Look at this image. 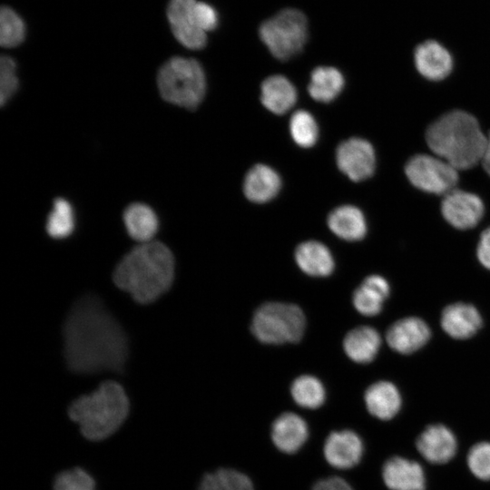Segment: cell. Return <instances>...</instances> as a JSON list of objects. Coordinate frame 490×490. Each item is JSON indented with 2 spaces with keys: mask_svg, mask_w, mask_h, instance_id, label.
I'll return each instance as SVG.
<instances>
[{
  "mask_svg": "<svg viewBox=\"0 0 490 490\" xmlns=\"http://www.w3.org/2000/svg\"><path fill=\"white\" fill-rule=\"evenodd\" d=\"M289 132L294 142L301 148L312 147L318 138V123L313 115L305 110H299L292 114Z\"/></svg>",
  "mask_w": 490,
  "mask_h": 490,
  "instance_id": "cell-31",
  "label": "cell"
},
{
  "mask_svg": "<svg viewBox=\"0 0 490 490\" xmlns=\"http://www.w3.org/2000/svg\"><path fill=\"white\" fill-rule=\"evenodd\" d=\"M430 337V328L424 320L408 317L390 326L387 332V342L393 350L410 354L426 345Z\"/></svg>",
  "mask_w": 490,
  "mask_h": 490,
  "instance_id": "cell-14",
  "label": "cell"
},
{
  "mask_svg": "<svg viewBox=\"0 0 490 490\" xmlns=\"http://www.w3.org/2000/svg\"><path fill=\"white\" fill-rule=\"evenodd\" d=\"M194 13L200 27L206 33L217 27L218 14L211 5L196 1Z\"/></svg>",
  "mask_w": 490,
  "mask_h": 490,
  "instance_id": "cell-36",
  "label": "cell"
},
{
  "mask_svg": "<svg viewBox=\"0 0 490 490\" xmlns=\"http://www.w3.org/2000/svg\"><path fill=\"white\" fill-rule=\"evenodd\" d=\"M441 327L451 338L466 339L473 337L482 327L479 311L471 304L456 302L444 309Z\"/></svg>",
  "mask_w": 490,
  "mask_h": 490,
  "instance_id": "cell-17",
  "label": "cell"
},
{
  "mask_svg": "<svg viewBox=\"0 0 490 490\" xmlns=\"http://www.w3.org/2000/svg\"><path fill=\"white\" fill-rule=\"evenodd\" d=\"M364 454L362 438L351 429L329 432L322 444L326 463L337 470H349L358 466Z\"/></svg>",
  "mask_w": 490,
  "mask_h": 490,
  "instance_id": "cell-10",
  "label": "cell"
},
{
  "mask_svg": "<svg viewBox=\"0 0 490 490\" xmlns=\"http://www.w3.org/2000/svg\"><path fill=\"white\" fill-rule=\"evenodd\" d=\"M366 407L370 415L389 420L399 411L401 396L397 387L388 381H378L368 387L364 395Z\"/></svg>",
  "mask_w": 490,
  "mask_h": 490,
  "instance_id": "cell-21",
  "label": "cell"
},
{
  "mask_svg": "<svg viewBox=\"0 0 490 490\" xmlns=\"http://www.w3.org/2000/svg\"><path fill=\"white\" fill-rule=\"evenodd\" d=\"M123 222L131 238L141 243L151 241L159 229L154 211L141 202L130 204L123 211Z\"/></svg>",
  "mask_w": 490,
  "mask_h": 490,
  "instance_id": "cell-26",
  "label": "cell"
},
{
  "mask_svg": "<svg viewBox=\"0 0 490 490\" xmlns=\"http://www.w3.org/2000/svg\"><path fill=\"white\" fill-rule=\"evenodd\" d=\"M305 327V315L297 305L267 302L255 311L250 328L260 342L279 345L299 341Z\"/></svg>",
  "mask_w": 490,
  "mask_h": 490,
  "instance_id": "cell-6",
  "label": "cell"
},
{
  "mask_svg": "<svg viewBox=\"0 0 490 490\" xmlns=\"http://www.w3.org/2000/svg\"><path fill=\"white\" fill-rule=\"evenodd\" d=\"M454 434L443 425L427 426L416 440V448L421 456L433 464L450 461L456 452Z\"/></svg>",
  "mask_w": 490,
  "mask_h": 490,
  "instance_id": "cell-16",
  "label": "cell"
},
{
  "mask_svg": "<svg viewBox=\"0 0 490 490\" xmlns=\"http://www.w3.org/2000/svg\"><path fill=\"white\" fill-rule=\"evenodd\" d=\"M74 214L70 202L57 198L53 203V210L46 220V231L54 239H64L70 236L74 229Z\"/></svg>",
  "mask_w": 490,
  "mask_h": 490,
  "instance_id": "cell-30",
  "label": "cell"
},
{
  "mask_svg": "<svg viewBox=\"0 0 490 490\" xmlns=\"http://www.w3.org/2000/svg\"><path fill=\"white\" fill-rule=\"evenodd\" d=\"M63 335L64 358L72 372L122 373L129 354L127 336L97 296L86 294L74 303Z\"/></svg>",
  "mask_w": 490,
  "mask_h": 490,
  "instance_id": "cell-1",
  "label": "cell"
},
{
  "mask_svg": "<svg viewBox=\"0 0 490 490\" xmlns=\"http://www.w3.org/2000/svg\"><path fill=\"white\" fill-rule=\"evenodd\" d=\"M414 61L417 72L430 81L445 79L453 68L450 53L434 40H427L416 47Z\"/></svg>",
  "mask_w": 490,
  "mask_h": 490,
  "instance_id": "cell-15",
  "label": "cell"
},
{
  "mask_svg": "<svg viewBox=\"0 0 490 490\" xmlns=\"http://www.w3.org/2000/svg\"><path fill=\"white\" fill-rule=\"evenodd\" d=\"M94 481L83 469L76 467L56 475L54 490H94Z\"/></svg>",
  "mask_w": 490,
  "mask_h": 490,
  "instance_id": "cell-33",
  "label": "cell"
},
{
  "mask_svg": "<svg viewBox=\"0 0 490 490\" xmlns=\"http://www.w3.org/2000/svg\"><path fill=\"white\" fill-rule=\"evenodd\" d=\"M481 163L485 172L490 176V132L487 135V143Z\"/></svg>",
  "mask_w": 490,
  "mask_h": 490,
  "instance_id": "cell-39",
  "label": "cell"
},
{
  "mask_svg": "<svg viewBox=\"0 0 490 490\" xmlns=\"http://www.w3.org/2000/svg\"><path fill=\"white\" fill-rule=\"evenodd\" d=\"M338 169L353 181L370 178L376 170V153L365 139L353 137L342 142L336 151Z\"/></svg>",
  "mask_w": 490,
  "mask_h": 490,
  "instance_id": "cell-9",
  "label": "cell"
},
{
  "mask_svg": "<svg viewBox=\"0 0 490 490\" xmlns=\"http://www.w3.org/2000/svg\"><path fill=\"white\" fill-rule=\"evenodd\" d=\"M25 25L23 19L8 6L0 9V44L12 48L19 45L24 39Z\"/></svg>",
  "mask_w": 490,
  "mask_h": 490,
  "instance_id": "cell-32",
  "label": "cell"
},
{
  "mask_svg": "<svg viewBox=\"0 0 490 490\" xmlns=\"http://www.w3.org/2000/svg\"><path fill=\"white\" fill-rule=\"evenodd\" d=\"M129 410V399L122 386L107 380L91 394L74 400L68 407V415L79 425L84 437L99 441L122 426Z\"/></svg>",
  "mask_w": 490,
  "mask_h": 490,
  "instance_id": "cell-4",
  "label": "cell"
},
{
  "mask_svg": "<svg viewBox=\"0 0 490 490\" xmlns=\"http://www.w3.org/2000/svg\"><path fill=\"white\" fill-rule=\"evenodd\" d=\"M327 221L335 235L348 241L362 240L368 230L363 212L352 205H342L334 209Z\"/></svg>",
  "mask_w": 490,
  "mask_h": 490,
  "instance_id": "cell-24",
  "label": "cell"
},
{
  "mask_svg": "<svg viewBox=\"0 0 490 490\" xmlns=\"http://www.w3.org/2000/svg\"><path fill=\"white\" fill-rule=\"evenodd\" d=\"M345 80L342 74L331 66H318L310 74L308 92L320 103H329L342 92Z\"/></svg>",
  "mask_w": 490,
  "mask_h": 490,
  "instance_id": "cell-27",
  "label": "cell"
},
{
  "mask_svg": "<svg viewBox=\"0 0 490 490\" xmlns=\"http://www.w3.org/2000/svg\"><path fill=\"white\" fill-rule=\"evenodd\" d=\"M298 93L293 83L284 75L266 78L260 86V101L264 107L275 114L288 113L296 103Z\"/></svg>",
  "mask_w": 490,
  "mask_h": 490,
  "instance_id": "cell-20",
  "label": "cell"
},
{
  "mask_svg": "<svg viewBox=\"0 0 490 490\" xmlns=\"http://www.w3.org/2000/svg\"><path fill=\"white\" fill-rule=\"evenodd\" d=\"M295 260L303 272L314 277L328 276L335 267L330 250L316 240L300 243L295 250Z\"/></svg>",
  "mask_w": 490,
  "mask_h": 490,
  "instance_id": "cell-22",
  "label": "cell"
},
{
  "mask_svg": "<svg viewBox=\"0 0 490 490\" xmlns=\"http://www.w3.org/2000/svg\"><path fill=\"white\" fill-rule=\"evenodd\" d=\"M310 490H355L350 483L339 475H328L317 479Z\"/></svg>",
  "mask_w": 490,
  "mask_h": 490,
  "instance_id": "cell-37",
  "label": "cell"
},
{
  "mask_svg": "<svg viewBox=\"0 0 490 490\" xmlns=\"http://www.w3.org/2000/svg\"><path fill=\"white\" fill-rule=\"evenodd\" d=\"M467 465L475 476L490 480V443L475 445L468 453Z\"/></svg>",
  "mask_w": 490,
  "mask_h": 490,
  "instance_id": "cell-35",
  "label": "cell"
},
{
  "mask_svg": "<svg viewBox=\"0 0 490 490\" xmlns=\"http://www.w3.org/2000/svg\"><path fill=\"white\" fill-rule=\"evenodd\" d=\"M174 257L160 241L134 247L118 262L113 274L115 285L139 304L154 302L171 287L174 279Z\"/></svg>",
  "mask_w": 490,
  "mask_h": 490,
  "instance_id": "cell-2",
  "label": "cell"
},
{
  "mask_svg": "<svg viewBox=\"0 0 490 490\" xmlns=\"http://www.w3.org/2000/svg\"><path fill=\"white\" fill-rule=\"evenodd\" d=\"M381 345L379 333L368 326L358 327L350 330L343 340L347 356L360 364L375 359Z\"/></svg>",
  "mask_w": 490,
  "mask_h": 490,
  "instance_id": "cell-25",
  "label": "cell"
},
{
  "mask_svg": "<svg viewBox=\"0 0 490 490\" xmlns=\"http://www.w3.org/2000/svg\"><path fill=\"white\" fill-rule=\"evenodd\" d=\"M382 478L390 490H424L426 485L421 466L400 456L386 461L382 468Z\"/></svg>",
  "mask_w": 490,
  "mask_h": 490,
  "instance_id": "cell-18",
  "label": "cell"
},
{
  "mask_svg": "<svg viewBox=\"0 0 490 490\" xmlns=\"http://www.w3.org/2000/svg\"><path fill=\"white\" fill-rule=\"evenodd\" d=\"M389 293V284L385 278L370 275L354 291L353 305L364 316H376L382 310L383 302Z\"/></svg>",
  "mask_w": 490,
  "mask_h": 490,
  "instance_id": "cell-23",
  "label": "cell"
},
{
  "mask_svg": "<svg viewBox=\"0 0 490 490\" xmlns=\"http://www.w3.org/2000/svg\"><path fill=\"white\" fill-rule=\"evenodd\" d=\"M458 170L436 155L416 154L405 166L407 178L416 188L433 194L446 195L456 189Z\"/></svg>",
  "mask_w": 490,
  "mask_h": 490,
  "instance_id": "cell-8",
  "label": "cell"
},
{
  "mask_svg": "<svg viewBox=\"0 0 490 490\" xmlns=\"http://www.w3.org/2000/svg\"><path fill=\"white\" fill-rule=\"evenodd\" d=\"M198 490H256L251 477L233 467H219L205 473Z\"/></svg>",
  "mask_w": 490,
  "mask_h": 490,
  "instance_id": "cell-28",
  "label": "cell"
},
{
  "mask_svg": "<svg viewBox=\"0 0 490 490\" xmlns=\"http://www.w3.org/2000/svg\"><path fill=\"white\" fill-rule=\"evenodd\" d=\"M18 85L15 61L10 56L2 55L0 59V103L2 106L15 93Z\"/></svg>",
  "mask_w": 490,
  "mask_h": 490,
  "instance_id": "cell-34",
  "label": "cell"
},
{
  "mask_svg": "<svg viewBox=\"0 0 490 490\" xmlns=\"http://www.w3.org/2000/svg\"><path fill=\"white\" fill-rule=\"evenodd\" d=\"M476 256L479 262L485 269L490 270V227L485 229L480 235Z\"/></svg>",
  "mask_w": 490,
  "mask_h": 490,
  "instance_id": "cell-38",
  "label": "cell"
},
{
  "mask_svg": "<svg viewBox=\"0 0 490 490\" xmlns=\"http://www.w3.org/2000/svg\"><path fill=\"white\" fill-rule=\"evenodd\" d=\"M309 428L306 420L294 412H283L271 423L270 439L281 454L293 456L306 445Z\"/></svg>",
  "mask_w": 490,
  "mask_h": 490,
  "instance_id": "cell-13",
  "label": "cell"
},
{
  "mask_svg": "<svg viewBox=\"0 0 490 490\" xmlns=\"http://www.w3.org/2000/svg\"><path fill=\"white\" fill-rule=\"evenodd\" d=\"M290 394L300 407L318 409L326 400V390L319 379L310 375H302L291 384Z\"/></svg>",
  "mask_w": 490,
  "mask_h": 490,
  "instance_id": "cell-29",
  "label": "cell"
},
{
  "mask_svg": "<svg viewBox=\"0 0 490 490\" xmlns=\"http://www.w3.org/2000/svg\"><path fill=\"white\" fill-rule=\"evenodd\" d=\"M197 0H170L167 17L172 34L184 47L191 50L204 48L207 34L196 19L194 5Z\"/></svg>",
  "mask_w": 490,
  "mask_h": 490,
  "instance_id": "cell-11",
  "label": "cell"
},
{
  "mask_svg": "<svg viewBox=\"0 0 490 490\" xmlns=\"http://www.w3.org/2000/svg\"><path fill=\"white\" fill-rule=\"evenodd\" d=\"M281 187L279 173L266 164H256L249 170L243 181L246 198L255 203H265L274 199Z\"/></svg>",
  "mask_w": 490,
  "mask_h": 490,
  "instance_id": "cell-19",
  "label": "cell"
},
{
  "mask_svg": "<svg viewBox=\"0 0 490 490\" xmlns=\"http://www.w3.org/2000/svg\"><path fill=\"white\" fill-rule=\"evenodd\" d=\"M426 142L435 155L456 170H467L481 162L487 135L474 115L462 110H453L428 126Z\"/></svg>",
  "mask_w": 490,
  "mask_h": 490,
  "instance_id": "cell-3",
  "label": "cell"
},
{
  "mask_svg": "<svg viewBox=\"0 0 490 490\" xmlns=\"http://www.w3.org/2000/svg\"><path fill=\"white\" fill-rule=\"evenodd\" d=\"M157 86L166 102L194 110L204 98L206 77L197 60L173 56L159 69Z\"/></svg>",
  "mask_w": 490,
  "mask_h": 490,
  "instance_id": "cell-5",
  "label": "cell"
},
{
  "mask_svg": "<svg viewBox=\"0 0 490 490\" xmlns=\"http://www.w3.org/2000/svg\"><path fill=\"white\" fill-rule=\"evenodd\" d=\"M259 34L276 59L289 60L302 51L307 42V18L299 10L283 9L260 24Z\"/></svg>",
  "mask_w": 490,
  "mask_h": 490,
  "instance_id": "cell-7",
  "label": "cell"
},
{
  "mask_svg": "<svg viewBox=\"0 0 490 490\" xmlns=\"http://www.w3.org/2000/svg\"><path fill=\"white\" fill-rule=\"evenodd\" d=\"M441 212L454 228L468 230L479 223L485 213V205L476 194L454 189L444 195Z\"/></svg>",
  "mask_w": 490,
  "mask_h": 490,
  "instance_id": "cell-12",
  "label": "cell"
}]
</instances>
